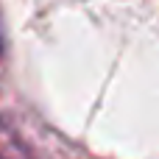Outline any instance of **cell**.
<instances>
[{
	"label": "cell",
	"instance_id": "1",
	"mask_svg": "<svg viewBox=\"0 0 159 159\" xmlns=\"http://www.w3.org/2000/svg\"><path fill=\"white\" fill-rule=\"evenodd\" d=\"M0 159H8V157H6V151H3V143H0Z\"/></svg>",
	"mask_w": 159,
	"mask_h": 159
}]
</instances>
